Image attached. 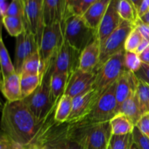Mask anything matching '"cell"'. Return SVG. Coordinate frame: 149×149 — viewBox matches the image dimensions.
Segmentation results:
<instances>
[{"label": "cell", "mask_w": 149, "mask_h": 149, "mask_svg": "<svg viewBox=\"0 0 149 149\" xmlns=\"http://www.w3.org/2000/svg\"><path fill=\"white\" fill-rule=\"evenodd\" d=\"M42 122H39L23 100L7 101L2 108L1 132L23 147L30 146L36 138Z\"/></svg>", "instance_id": "6da1fadb"}, {"label": "cell", "mask_w": 149, "mask_h": 149, "mask_svg": "<svg viewBox=\"0 0 149 149\" xmlns=\"http://www.w3.org/2000/svg\"><path fill=\"white\" fill-rule=\"evenodd\" d=\"M64 124L68 138L81 144L85 149L109 148L113 135L110 122H94L84 118Z\"/></svg>", "instance_id": "7a4b0ae2"}, {"label": "cell", "mask_w": 149, "mask_h": 149, "mask_svg": "<svg viewBox=\"0 0 149 149\" xmlns=\"http://www.w3.org/2000/svg\"><path fill=\"white\" fill-rule=\"evenodd\" d=\"M55 109L42 121L36 138L31 145L39 146L45 149H85L81 144L68 137L65 124L54 119Z\"/></svg>", "instance_id": "3957f363"}, {"label": "cell", "mask_w": 149, "mask_h": 149, "mask_svg": "<svg viewBox=\"0 0 149 149\" xmlns=\"http://www.w3.org/2000/svg\"><path fill=\"white\" fill-rule=\"evenodd\" d=\"M61 24L64 40L80 52L97 38V30L90 27L82 16L67 13Z\"/></svg>", "instance_id": "277c9868"}, {"label": "cell", "mask_w": 149, "mask_h": 149, "mask_svg": "<svg viewBox=\"0 0 149 149\" xmlns=\"http://www.w3.org/2000/svg\"><path fill=\"white\" fill-rule=\"evenodd\" d=\"M53 63L47 68L42 83L36 91L22 100L39 122L45 120L58 105L52 101L49 87Z\"/></svg>", "instance_id": "5b68a950"}, {"label": "cell", "mask_w": 149, "mask_h": 149, "mask_svg": "<svg viewBox=\"0 0 149 149\" xmlns=\"http://www.w3.org/2000/svg\"><path fill=\"white\" fill-rule=\"evenodd\" d=\"M125 50L116 54L100 65L95 71L96 77L93 88L103 93L116 82L125 71Z\"/></svg>", "instance_id": "8992f818"}, {"label": "cell", "mask_w": 149, "mask_h": 149, "mask_svg": "<svg viewBox=\"0 0 149 149\" xmlns=\"http://www.w3.org/2000/svg\"><path fill=\"white\" fill-rule=\"evenodd\" d=\"M135 27L134 23L122 20L117 29L108 36L100 47V61L97 69L112 56L125 50V42L127 36Z\"/></svg>", "instance_id": "52a82bcc"}, {"label": "cell", "mask_w": 149, "mask_h": 149, "mask_svg": "<svg viewBox=\"0 0 149 149\" xmlns=\"http://www.w3.org/2000/svg\"><path fill=\"white\" fill-rule=\"evenodd\" d=\"M63 40L61 23L45 26L39 45V52L46 68L54 61L55 55Z\"/></svg>", "instance_id": "ba28073f"}, {"label": "cell", "mask_w": 149, "mask_h": 149, "mask_svg": "<svg viewBox=\"0 0 149 149\" xmlns=\"http://www.w3.org/2000/svg\"><path fill=\"white\" fill-rule=\"evenodd\" d=\"M116 82L103 91L92 111L85 118L94 122H110L111 119L117 113Z\"/></svg>", "instance_id": "9c48e42d"}, {"label": "cell", "mask_w": 149, "mask_h": 149, "mask_svg": "<svg viewBox=\"0 0 149 149\" xmlns=\"http://www.w3.org/2000/svg\"><path fill=\"white\" fill-rule=\"evenodd\" d=\"M81 52L63 40L54 58L52 72L72 75L79 68Z\"/></svg>", "instance_id": "30bf717a"}, {"label": "cell", "mask_w": 149, "mask_h": 149, "mask_svg": "<svg viewBox=\"0 0 149 149\" xmlns=\"http://www.w3.org/2000/svg\"><path fill=\"white\" fill-rule=\"evenodd\" d=\"M16 39L15 68L16 72L20 74L23 63L31 55L39 52V47L35 36L27 28Z\"/></svg>", "instance_id": "8fae6325"}, {"label": "cell", "mask_w": 149, "mask_h": 149, "mask_svg": "<svg viewBox=\"0 0 149 149\" xmlns=\"http://www.w3.org/2000/svg\"><path fill=\"white\" fill-rule=\"evenodd\" d=\"M25 20V29H29L33 33L39 47L45 27L42 3L34 0H27L26 2Z\"/></svg>", "instance_id": "7c38bea8"}, {"label": "cell", "mask_w": 149, "mask_h": 149, "mask_svg": "<svg viewBox=\"0 0 149 149\" xmlns=\"http://www.w3.org/2000/svg\"><path fill=\"white\" fill-rule=\"evenodd\" d=\"M103 93L93 88L74 97L72 110L67 122H75L88 116Z\"/></svg>", "instance_id": "4fadbf2b"}, {"label": "cell", "mask_w": 149, "mask_h": 149, "mask_svg": "<svg viewBox=\"0 0 149 149\" xmlns=\"http://www.w3.org/2000/svg\"><path fill=\"white\" fill-rule=\"evenodd\" d=\"M96 72H86L79 68L70 76L64 94L72 98L93 88Z\"/></svg>", "instance_id": "5bb4252c"}, {"label": "cell", "mask_w": 149, "mask_h": 149, "mask_svg": "<svg viewBox=\"0 0 149 149\" xmlns=\"http://www.w3.org/2000/svg\"><path fill=\"white\" fill-rule=\"evenodd\" d=\"M118 2L119 0H111L109 7L99 25L97 39L100 41V47L108 36L117 29L122 21L118 11Z\"/></svg>", "instance_id": "9a60e30c"}, {"label": "cell", "mask_w": 149, "mask_h": 149, "mask_svg": "<svg viewBox=\"0 0 149 149\" xmlns=\"http://www.w3.org/2000/svg\"><path fill=\"white\" fill-rule=\"evenodd\" d=\"M138 79L135 74L125 70L116 82V97L119 108L136 92ZM118 111V110H117Z\"/></svg>", "instance_id": "2e32d148"}, {"label": "cell", "mask_w": 149, "mask_h": 149, "mask_svg": "<svg viewBox=\"0 0 149 149\" xmlns=\"http://www.w3.org/2000/svg\"><path fill=\"white\" fill-rule=\"evenodd\" d=\"M67 0H43L42 12L45 26L62 23L66 11Z\"/></svg>", "instance_id": "e0dca14e"}, {"label": "cell", "mask_w": 149, "mask_h": 149, "mask_svg": "<svg viewBox=\"0 0 149 149\" xmlns=\"http://www.w3.org/2000/svg\"><path fill=\"white\" fill-rule=\"evenodd\" d=\"M100 56V43L96 38L81 52L79 69L86 72H93L97 69Z\"/></svg>", "instance_id": "ac0fdd59"}, {"label": "cell", "mask_w": 149, "mask_h": 149, "mask_svg": "<svg viewBox=\"0 0 149 149\" xmlns=\"http://www.w3.org/2000/svg\"><path fill=\"white\" fill-rule=\"evenodd\" d=\"M1 90L7 101L14 102L22 100L20 74L15 72L7 77L2 78Z\"/></svg>", "instance_id": "d6986e66"}, {"label": "cell", "mask_w": 149, "mask_h": 149, "mask_svg": "<svg viewBox=\"0 0 149 149\" xmlns=\"http://www.w3.org/2000/svg\"><path fill=\"white\" fill-rule=\"evenodd\" d=\"M110 2L111 0H96L83 15V18L90 27L97 30Z\"/></svg>", "instance_id": "ffe728a7"}, {"label": "cell", "mask_w": 149, "mask_h": 149, "mask_svg": "<svg viewBox=\"0 0 149 149\" xmlns=\"http://www.w3.org/2000/svg\"><path fill=\"white\" fill-rule=\"evenodd\" d=\"M70 76L63 73H52L49 81L50 93L52 101L58 104L60 99L64 95L69 80Z\"/></svg>", "instance_id": "44dd1931"}, {"label": "cell", "mask_w": 149, "mask_h": 149, "mask_svg": "<svg viewBox=\"0 0 149 149\" xmlns=\"http://www.w3.org/2000/svg\"><path fill=\"white\" fill-rule=\"evenodd\" d=\"M117 113H123L130 118L134 124L136 125L142 116L143 113L141 109L139 100L136 92L134 93L117 111Z\"/></svg>", "instance_id": "7402d4cb"}, {"label": "cell", "mask_w": 149, "mask_h": 149, "mask_svg": "<svg viewBox=\"0 0 149 149\" xmlns=\"http://www.w3.org/2000/svg\"><path fill=\"white\" fill-rule=\"evenodd\" d=\"M110 125L112 134L115 135L132 133L135 127L132 121L123 113H116L110 120Z\"/></svg>", "instance_id": "603a6c76"}, {"label": "cell", "mask_w": 149, "mask_h": 149, "mask_svg": "<svg viewBox=\"0 0 149 149\" xmlns=\"http://www.w3.org/2000/svg\"><path fill=\"white\" fill-rule=\"evenodd\" d=\"M46 71V66L41 58L39 52L33 54L25 61L22 66L20 75L42 74Z\"/></svg>", "instance_id": "cb8c5ba5"}, {"label": "cell", "mask_w": 149, "mask_h": 149, "mask_svg": "<svg viewBox=\"0 0 149 149\" xmlns=\"http://www.w3.org/2000/svg\"><path fill=\"white\" fill-rule=\"evenodd\" d=\"M44 74H28L20 75L22 100L33 94L39 87L43 79Z\"/></svg>", "instance_id": "d4e9b609"}, {"label": "cell", "mask_w": 149, "mask_h": 149, "mask_svg": "<svg viewBox=\"0 0 149 149\" xmlns=\"http://www.w3.org/2000/svg\"><path fill=\"white\" fill-rule=\"evenodd\" d=\"M73 106V98L64 94L60 99L54 114V119L59 123L67 122L71 113Z\"/></svg>", "instance_id": "484cf974"}, {"label": "cell", "mask_w": 149, "mask_h": 149, "mask_svg": "<svg viewBox=\"0 0 149 149\" xmlns=\"http://www.w3.org/2000/svg\"><path fill=\"white\" fill-rule=\"evenodd\" d=\"M25 18L13 16L2 17V23L9 34L17 37L25 31Z\"/></svg>", "instance_id": "4316f807"}, {"label": "cell", "mask_w": 149, "mask_h": 149, "mask_svg": "<svg viewBox=\"0 0 149 149\" xmlns=\"http://www.w3.org/2000/svg\"><path fill=\"white\" fill-rule=\"evenodd\" d=\"M118 11L122 20L135 24L139 17L136 8L130 0H119Z\"/></svg>", "instance_id": "83f0119b"}, {"label": "cell", "mask_w": 149, "mask_h": 149, "mask_svg": "<svg viewBox=\"0 0 149 149\" xmlns=\"http://www.w3.org/2000/svg\"><path fill=\"white\" fill-rule=\"evenodd\" d=\"M0 64H1V72L2 78L8 77L16 72L15 65L10 60L8 51L4 45L2 36H1L0 39Z\"/></svg>", "instance_id": "f1b7e54d"}, {"label": "cell", "mask_w": 149, "mask_h": 149, "mask_svg": "<svg viewBox=\"0 0 149 149\" xmlns=\"http://www.w3.org/2000/svg\"><path fill=\"white\" fill-rule=\"evenodd\" d=\"M95 1L96 0H67L65 13L82 16Z\"/></svg>", "instance_id": "f546056e"}, {"label": "cell", "mask_w": 149, "mask_h": 149, "mask_svg": "<svg viewBox=\"0 0 149 149\" xmlns=\"http://www.w3.org/2000/svg\"><path fill=\"white\" fill-rule=\"evenodd\" d=\"M136 93L143 114L149 113V84L138 79Z\"/></svg>", "instance_id": "4dcf8cb0"}, {"label": "cell", "mask_w": 149, "mask_h": 149, "mask_svg": "<svg viewBox=\"0 0 149 149\" xmlns=\"http://www.w3.org/2000/svg\"><path fill=\"white\" fill-rule=\"evenodd\" d=\"M143 39V36H142L139 30L135 27L127 36V39L125 42V51L136 52L137 49L142 43Z\"/></svg>", "instance_id": "1f68e13d"}, {"label": "cell", "mask_w": 149, "mask_h": 149, "mask_svg": "<svg viewBox=\"0 0 149 149\" xmlns=\"http://www.w3.org/2000/svg\"><path fill=\"white\" fill-rule=\"evenodd\" d=\"M132 143V133L123 135H113L110 141V146L111 149H128Z\"/></svg>", "instance_id": "d6a6232c"}, {"label": "cell", "mask_w": 149, "mask_h": 149, "mask_svg": "<svg viewBox=\"0 0 149 149\" xmlns=\"http://www.w3.org/2000/svg\"><path fill=\"white\" fill-rule=\"evenodd\" d=\"M25 15H26V1L23 0H12L6 16L25 18Z\"/></svg>", "instance_id": "836d02e7"}, {"label": "cell", "mask_w": 149, "mask_h": 149, "mask_svg": "<svg viewBox=\"0 0 149 149\" xmlns=\"http://www.w3.org/2000/svg\"><path fill=\"white\" fill-rule=\"evenodd\" d=\"M142 62L138 54L133 52H127L125 54V65L127 71L135 73L138 71Z\"/></svg>", "instance_id": "e575fe53"}, {"label": "cell", "mask_w": 149, "mask_h": 149, "mask_svg": "<svg viewBox=\"0 0 149 149\" xmlns=\"http://www.w3.org/2000/svg\"><path fill=\"white\" fill-rule=\"evenodd\" d=\"M132 143L137 149H149V138L144 135L136 126L132 133Z\"/></svg>", "instance_id": "d590c367"}, {"label": "cell", "mask_w": 149, "mask_h": 149, "mask_svg": "<svg viewBox=\"0 0 149 149\" xmlns=\"http://www.w3.org/2000/svg\"><path fill=\"white\" fill-rule=\"evenodd\" d=\"M0 149H24V147L19 145L3 132L0 137Z\"/></svg>", "instance_id": "8d00e7d4"}, {"label": "cell", "mask_w": 149, "mask_h": 149, "mask_svg": "<svg viewBox=\"0 0 149 149\" xmlns=\"http://www.w3.org/2000/svg\"><path fill=\"white\" fill-rule=\"evenodd\" d=\"M134 74L138 80L149 84V64L142 63L138 71Z\"/></svg>", "instance_id": "74e56055"}, {"label": "cell", "mask_w": 149, "mask_h": 149, "mask_svg": "<svg viewBox=\"0 0 149 149\" xmlns=\"http://www.w3.org/2000/svg\"><path fill=\"white\" fill-rule=\"evenodd\" d=\"M135 126L149 138V113L143 114Z\"/></svg>", "instance_id": "f35d334b"}, {"label": "cell", "mask_w": 149, "mask_h": 149, "mask_svg": "<svg viewBox=\"0 0 149 149\" xmlns=\"http://www.w3.org/2000/svg\"><path fill=\"white\" fill-rule=\"evenodd\" d=\"M135 25V27L141 32V33L143 36L144 39L149 41V25L143 22L140 18H138L137 20Z\"/></svg>", "instance_id": "ab89813d"}, {"label": "cell", "mask_w": 149, "mask_h": 149, "mask_svg": "<svg viewBox=\"0 0 149 149\" xmlns=\"http://www.w3.org/2000/svg\"><path fill=\"white\" fill-rule=\"evenodd\" d=\"M140 59L143 63L149 64V46L139 54Z\"/></svg>", "instance_id": "60d3db41"}, {"label": "cell", "mask_w": 149, "mask_h": 149, "mask_svg": "<svg viewBox=\"0 0 149 149\" xmlns=\"http://www.w3.org/2000/svg\"><path fill=\"white\" fill-rule=\"evenodd\" d=\"M10 4V3H9L8 1H0V11H1V17L6 16Z\"/></svg>", "instance_id": "b9f144b4"}, {"label": "cell", "mask_w": 149, "mask_h": 149, "mask_svg": "<svg viewBox=\"0 0 149 149\" xmlns=\"http://www.w3.org/2000/svg\"><path fill=\"white\" fill-rule=\"evenodd\" d=\"M148 46H149V41L147 40V39H144L143 40L142 43H141V45L139 46V47H138V49H137L136 53L139 55V54L141 53V52H142L144 49H146Z\"/></svg>", "instance_id": "7bdbcfd3"}, {"label": "cell", "mask_w": 149, "mask_h": 149, "mask_svg": "<svg viewBox=\"0 0 149 149\" xmlns=\"http://www.w3.org/2000/svg\"><path fill=\"white\" fill-rule=\"evenodd\" d=\"M130 1H132V4H134V6H135V7L136 8L137 11H138V10H139L140 7H141V4H142L143 0H130Z\"/></svg>", "instance_id": "ee69618b"}, {"label": "cell", "mask_w": 149, "mask_h": 149, "mask_svg": "<svg viewBox=\"0 0 149 149\" xmlns=\"http://www.w3.org/2000/svg\"><path fill=\"white\" fill-rule=\"evenodd\" d=\"M139 18L141 19L143 22H144V23H146V24L149 25V11L148 13H146V14H144L143 16H141V17H139Z\"/></svg>", "instance_id": "f6af8a7d"}, {"label": "cell", "mask_w": 149, "mask_h": 149, "mask_svg": "<svg viewBox=\"0 0 149 149\" xmlns=\"http://www.w3.org/2000/svg\"><path fill=\"white\" fill-rule=\"evenodd\" d=\"M24 149H45V148H42V147L39 146H36V145H34V144H32V145H30V146H29L24 148Z\"/></svg>", "instance_id": "bcb514c9"}, {"label": "cell", "mask_w": 149, "mask_h": 149, "mask_svg": "<svg viewBox=\"0 0 149 149\" xmlns=\"http://www.w3.org/2000/svg\"><path fill=\"white\" fill-rule=\"evenodd\" d=\"M130 149H137L136 146H135V144H134L133 143H132V146H131V148H130Z\"/></svg>", "instance_id": "7dc6e473"}, {"label": "cell", "mask_w": 149, "mask_h": 149, "mask_svg": "<svg viewBox=\"0 0 149 149\" xmlns=\"http://www.w3.org/2000/svg\"><path fill=\"white\" fill-rule=\"evenodd\" d=\"M34 1H39V2H41V3H42V1H43V0H34Z\"/></svg>", "instance_id": "c3c4849f"}, {"label": "cell", "mask_w": 149, "mask_h": 149, "mask_svg": "<svg viewBox=\"0 0 149 149\" xmlns=\"http://www.w3.org/2000/svg\"><path fill=\"white\" fill-rule=\"evenodd\" d=\"M0 1H8V0H0Z\"/></svg>", "instance_id": "681fc988"}, {"label": "cell", "mask_w": 149, "mask_h": 149, "mask_svg": "<svg viewBox=\"0 0 149 149\" xmlns=\"http://www.w3.org/2000/svg\"><path fill=\"white\" fill-rule=\"evenodd\" d=\"M108 149H111V146H110V145H109V148H108Z\"/></svg>", "instance_id": "f907efd6"}, {"label": "cell", "mask_w": 149, "mask_h": 149, "mask_svg": "<svg viewBox=\"0 0 149 149\" xmlns=\"http://www.w3.org/2000/svg\"><path fill=\"white\" fill-rule=\"evenodd\" d=\"M23 1H26H26H27V0H23Z\"/></svg>", "instance_id": "816d5d0a"}, {"label": "cell", "mask_w": 149, "mask_h": 149, "mask_svg": "<svg viewBox=\"0 0 149 149\" xmlns=\"http://www.w3.org/2000/svg\"><path fill=\"white\" fill-rule=\"evenodd\" d=\"M131 146H132V145H131ZM130 148H131V146H130V148H128V149H130Z\"/></svg>", "instance_id": "f5cc1de1"}, {"label": "cell", "mask_w": 149, "mask_h": 149, "mask_svg": "<svg viewBox=\"0 0 149 149\" xmlns=\"http://www.w3.org/2000/svg\"></svg>", "instance_id": "db71d44e"}]
</instances>
